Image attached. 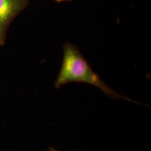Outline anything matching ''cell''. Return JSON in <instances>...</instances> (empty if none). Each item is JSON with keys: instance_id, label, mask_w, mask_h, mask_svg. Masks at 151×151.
I'll return each mask as SVG.
<instances>
[{"instance_id": "3", "label": "cell", "mask_w": 151, "mask_h": 151, "mask_svg": "<svg viewBox=\"0 0 151 151\" xmlns=\"http://www.w3.org/2000/svg\"><path fill=\"white\" fill-rule=\"evenodd\" d=\"M48 151H58V150H56V149H55V148H49V149Z\"/></svg>"}, {"instance_id": "2", "label": "cell", "mask_w": 151, "mask_h": 151, "mask_svg": "<svg viewBox=\"0 0 151 151\" xmlns=\"http://www.w3.org/2000/svg\"><path fill=\"white\" fill-rule=\"evenodd\" d=\"M28 0H0V46L5 43L11 22L26 7Z\"/></svg>"}, {"instance_id": "4", "label": "cell", "mask_w": 151, "mask_h": 151, "mask_svg": "<svg viewBox=\"0 0 151 151\" xmlns=\"http://www.w3.org/2000/svg\"><path fill=\"white\" fill-rule=\"evenodd\" d=\"M55 1L57 2H62V1H67V0H55Z\"/></svg>"}, {"instance_id": "1", "label": "cell", "mask_w": 151, "mask_h": 151, "mask_svg": "<svg viewBox=\"0 0 151 151\" xmlns=\"http://www.w3.org/2000/svg\"><path fill=\"white\" fill-rule=\"evenodd\" d=\"M63 49V62L55 82V88H59L72 82H84L99 88L108 97L137 103L128 97L119 95L108 86L97 73L93 71L88 62L74 44L67 43Z\"/></svg>"}]
</instances>
